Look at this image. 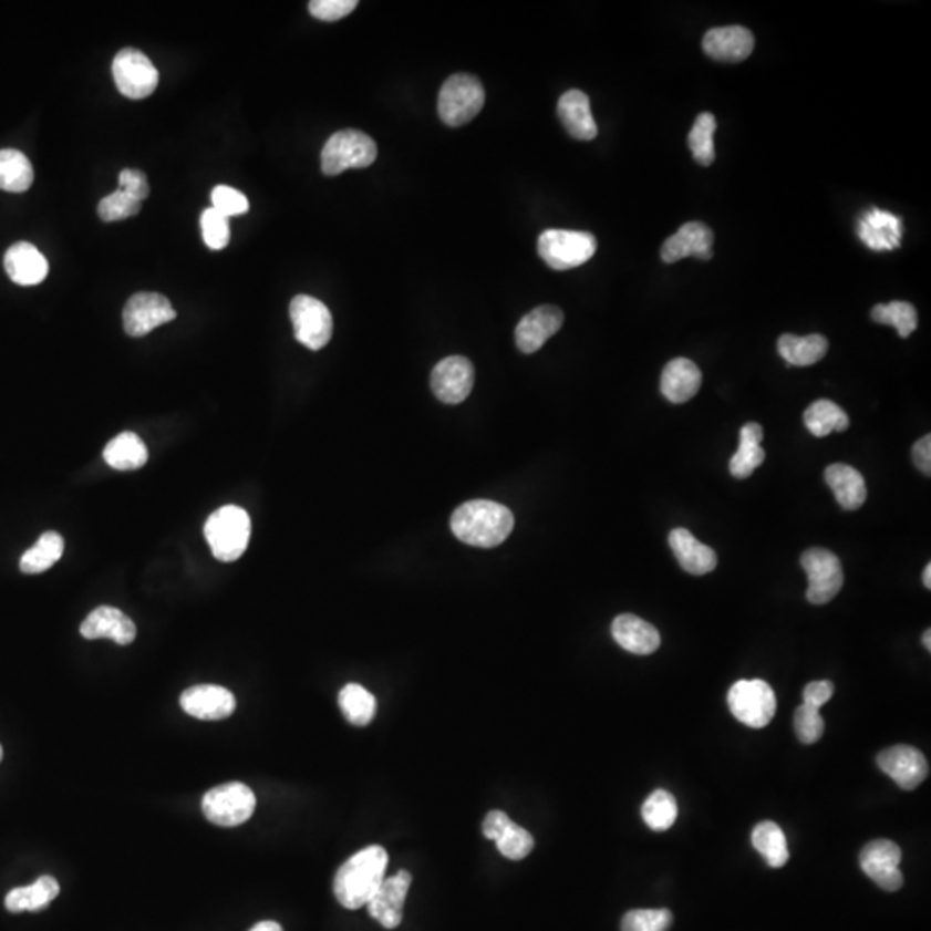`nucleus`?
Segmentation results:
<instances>
[{"label": "nucleus", "instance_id": "e433bc0d", "mask_svg": "<svg viewBox=\"0 0 931 931\" xmlns=\"http://www.w3.org/2000/svg\"><path fill=\"white\" fill-rule=\"evenodd\" d=\"M753 846L772 868H784L790 859L787 837L776 823H759L753 831Z\"/></svg>", "mask_w": 931, "mask_h": 931}, {"label": "nucleus", "instance_id": "6ab92c4d", "mask_svg": "<svg viewBox=\"0 0 931 931\" xmlns=\"http://www.w3.org/2000/svg\"><path fill=\"white\" fill-rule=\"evenodd\" d=\"M565 323V312L556 306H540L528 312L516 327V345L523 354H534L556 335Z\"/></svg>", "mask_w": 931, "mask_h": 931}, {"label": "nucleus", "instance_id": "ddd939ff", "mask_svg": "<svg viewBox=\"0 0 931 931\" xmlns=\"http://www.w3.org/2000/svg\"><path fill=\"white\" fill-rule=\"evenodd\" d=\"M900 859V847L885 838L866 844L859 854L862 871L887 892H897L904 885V877L899 868Z\"/></svg>", "mask_w": 931, "mask_h": 931}, {"label": "nucleus", "instance_id": "a19ab883", "mask_svg": "<svg viewBox=\"0 0 931 931\" xmlns=\"http://www.w3.org/2000/svg\"><path fill=\"white\" fill-rule=\"evenodd\" d=\"M871 318L877 323L890 324V327L896 328L902 339H908L918 327V312H916L914 306L902 302V300H893L890 304L875 306Z\"/></svg>", "mask_w": 931, "mask_h": 931}, {"label": "nucleus", "instance_id": "3c124183", "mask_svg": "<svg viewBox=\"0 0 931 931\" xmlns=\"http://www.w3.org/2000/svg\"><path fill=\"white\" fill-rule=\"evenodd\" d=\"M912 459H914L916 466L920 472H923L924 475H931V437L930 435H924L923 438L916 442L914 447H912Z\"/></svg>", "mask_w": 931, "mask_h": 931}, {"label": "nucleus", "instance_id": "20e7f679", "mask_svg": "<svg viewBox=\"0 0 931 931\" xmlns=\"http://www.w3.org/2000/svg\"><path fill=\"white\" fill-rule=\"evenodd\" d=\"M379 147L373 138L359 130L333 133L321 153V169L327 176H337L348 169L368 168L376 161Z\"/></svg>", "mask_w": 931, "mask_h": 931}, {"label": "nucleus", "instance_id": "412c9836", "mask_svg": "<svg viewBox=\"0 0 931 931\" xmlns=\"http://www.w3.org/2000/svg\"><path fill=\"white\" fill-rule=\"evenodd\" d=\"M705 54L721 63H742L754 51V35L747 28H713L702 40Z\"/></svg>", "mask_w": 931, "mask_h": 931}, {"label": "nucleus", "instance_id": "5701e85b", "mask_svg": "<svg viewBox=\"0 0 931 931\" xmlns=\"http://www.w3.org/2000/svg\"><path fill=\"white\" fill-rule=\"evenodd\" d=\"M858 235L871 250H893L902 238V219L881 209H869L858 223Z\"/></svg>", "mask_w": 931, "mask_h": 931}, {"label": "nucleus", "instance_id": "49530a36", "mask_svg": "<svg viewBox=\"0 0 931 931\" xmlns=\"http://www.w3.org/2000/svg\"><path fill=\"white\" fill-rule=\"evenodd\" d=\"M213 209L223 216L246 215L249 211V199L242 192L235 190L228 185H218L211 194Z\"/></svg>", "mask_w": 931, "mask_h": 931}, {"label": "nucleus", "instance_id": "7ed1b4c3", "mask_svg": "<svg viewBox=\"0 0 931 931\" xmlns=\"http://www.w3.org/2000/svg\"><path fill=\"white\" fill-rule=\"evenodd\" d=\"M250 516L238 506H223L207 518L204 535L213 556L223 562L242 558L250 540Z\"/></svg>", "mask_w": 931, "mask_h": 931}, {"label": "nucleus", "instance_id": "dca6fc26", "mask_svg": "<svg viewBox=\"0 0 931 931\" xmlns=\"http://www.w3.org/2000/svg\"><path fill=\"white\" fill-rule=\"evenodd\" d=\"M413 877L410 871L401 869L394 877L385 878L373 899L368 902V912L373 920L379 921L386 930H394L402 923L405 899L410 892Z\"/></svg>", "mask_w": 931, "mask_h": 931}, {"label": "nucleus", "instance_id": "473e14b6", "mask_svg": "<svg viewBox=\"0 0 931 931\" xmlns=\"http://www.w3.org/2000/svg\"><path fill=\"white\" fill-rule=\"evenodd\" d=\"M778 352L792 366H813L828 352V340L823 335H782Z\"/></svg>", "mask_w": 931, "mask_h": 931}, {"label": "nucleus", "instance_id": "79ce46f5", "mask_svg": "<svg viewBox=\"0 0 931 931\" xmlns=\"http://www.w3.org/2000/svg\"><path fill=\"white\" fill-rule=\"evenodd\" d=\"M673 914L668 909H633L624 914L621 931H668Z\"/></svg>", "mask_w": 931, "mask_h": 931}, {"label": "nucleus", "instance_id": "9d476101", "mask_svg": "<svg viewBox=\"0 0 931 931\" xmlns=\"http://www.w3.org/2000/svg\"><path fill=\"white\" fill-rule=\"evenodd\" d=\"M800 562L809 580L807 600L810 604H828L842 590L844 571L840 559L830 550L815 547L804 552Z\"/></svg>", "mask_w": 931, "mask_h": 931}, {"label": "nucleus", "instance_id": "58836bf2", "mask_svg": "<svg viewBox=\"0 0 931 931\" xmlns=\"http://www.w3.org/2000/svg\"><path fill=\"white\" fill-rule=\"evenodd\" d=\"M642 818L651 830H670L679 819V804L668 790L652 792L643 803Z\"/></svg>", "mask_w": 931, "mask_h": 931}, {"label": "nucleus", "instance_id": "4c0bfd02", "mask_svg": "<svg viewBox=\"0 0 931 931\" xmlns=\"http://www.w3.org/2000/svg\"><path fill=\"white\" fill-rule=\"evenodd\" d=\"M64 552V538L55 531H45L39 542L23 554L20 568L23 573L39 575L48 571L61 559Z\"/></svg>", "mask_w": 931, "mask_h": 931}, {"label": "nucleus", "instance_id": "393cba45", "mask_svg": "<svg viewBox=\"0 0 931 931\" xmlns=\"http://www.w3.org/2000/svg\"><path fill=\"white\" fill-rule=\"evenodd\" d=\"M611 633L620 648L637 655L652 654L661 645V635L655 627L643 621L639 616H618L612 621Z\"/></svg>", "mask_w": 931, "mask_h": 931}, {"label": "nucleus", "instance_id": "2eb2a0df", "mask_svg": "<svg viewBox=\"0 0 931 931\" xmlns=\"http://www.w3.org/2000/svg\"><path fill=\"white\" fill-rule=\"evenodd\" d=\"M878 766L902 790H914L920 787L930 772L927 757L911 745H893V747L885 748L878 756Z\"/></svg>", "mask_w": 931, "mask_h": 931}, {"label": "nucleus", "instance_id": "aec40b11", "mask_svg": "<svg viewBox=\"0 0 931 931\" xmlns=\"http://www.w3.org/2000/svg\"><path fill=\"white\" fill-rule=\"evenodd\" d=\"M714 235L704 223L690 221L683 225L673 237L668 238L661 249V259L668 265L682 261V259L694 258L702 261H710L713 258Z\"/></svg>", "mask_w": 931, "mask_h": 931}, {"label": "nucleus", "instance_id": "f3484780", "mask_svg": "<svg viewBox=\"0 0 931 931\" xmlns=\"http://www.w3.org/2000/svg\"><path fill=\"white\" fill-rule=\"evenodd\" d=\"M484 835L497 844L504 858L521 861L534 850L535 840L530 831L516 825L503 810H490L484 819Z\"/></svg>", "mask_w": 931, "mask_h": 931}, {"label": "nucleus", "instance_id": "a878e982", "mask_svg": "<svg viewBox=\"0 0 931 931\" xmlns=\"http://www.w3.org/2000/svg\"><path fill=\"white\" fill-rule=\"evenodd\" d=\"M559 120L571 137L589 142L597 137V123L590 111L589 95L581 90H568L558 104Z\"/></svg>", "mask_w": 931, "mask_h": 931}, {"label": "nucleus", "instance_id": "f8f14e48", "mask_svg": "<svg viewBox=\"0 0 931 931\" xmlns=\"http://www.w3.org/2000/svg\"><path fill=\"white\" fill-rule=\"evenodd\" d=\"M176 311L169 304V300L161 293L141 292L135 293L126 302L123 311V324L130 337L147 335L161 324L175 320Z\"/></svg>", "mask_w": 931, "mask_h": 931}, {"label": "nucleus", "instance_id": "c9c22d12", "mask_svg": "<svg viewBox=\"0 0 931 931\" xmlns=\"http://www.w3.org/2000/svg\"><path fill=\"white\" fill-rule=\"evenodd\" d=\"M339 705L345 720L359 728L370 725L376 714V699L358 683H349L340 690Z\"/></svg>", "mask_w": 931, "mask_h": 931}, {"label": "nucleus", "instance_id": "5fc2aeb1", "mask_svg": "<svg viewBox=\"0 0 931 931\" xmlns=\"http://www.w3.org/2000/svg\"><path fill=\"white\" fill-rule=\"evenodd\" d=\"M931 632L927 630L923 635V645L927 648V651H931V642H930Z\"/></svg>", "mask_w": 931, "mask_h": 931}, {"label": "nucleus", "instance_id": "ea45409f", "mask_svg": "<svg viewBox=\"0 0 931 931\" xmlns=\"http://www.w3.org/2000/svg\"><path fill=\"white\" fill-rule=\"evenodd\" d=\"M714 132H716V117L711 113L699 114L694 126L690 130L689 147L695 161L702 166H711L716 157Z\"/></svg>", "mask_w": 931, "mask_h": 931}, {"label": "nucleus", "instance_id": "f257e3e1", "mask_svg": "<svg viewBox=\"0 0 931 931\" xmlns=\"http://www.w3.org/2000/svg\"><path fill=\"white\" fill-rule=\"evenodd\" d=\"M389 854L382 846L359 850L340 866L333 880V892L345 909L364 908L385 880Z\"/></svg>", "mask_w": 931, "mask_h": 931}, {"label": "nucleus", "instance_id": "8fccbe9b", "mask_svg": "<svg viewBox=\"0 0 931 931\" xmlns=\"http://www.w3.org/2000/svg\"><path fill=\"white\" fill-rule=\"evenodd\" d=\"M835 686L831 682H810L804 689V704L813 705L816 710H821L826 702L834 697Z\"/></svg>", "mask_w": 931, "mask_h": 931}, {"label": "nucleus", "instance_id": "423d86ee", "mask_svg": "<svg viewBox=\"0 0 931 931\" xmlns=\"http://www.w3.org/2000/svg\"><path fill=\"white\" fill-rule=\"evenodd\" d=\"M596 250V237L589 231L547 230L538 238V256L556 271L589 262Z\"/></svg>", "mask_w": 931, "mask_h": 931}, {"label": "nucleus", "instance_id": "0eeeda50", "mask_svg": "<svg viewBox=\"0 0 931 931\" xmlns=\"http://www.w3.org/2000/svg\"><path fill=\"white\" fill-rule=\"evenodd\" d=\"M256 804L254 792L247 785L234 782L207 792L203 799V810L207 821L213 825L235 828L252 818Z\"/></svg>", "mask_w": 931, "mask_h": 931}, {"label": "nucleus", "instance_id": "9b49d317", "mask_svg": "<svg viewBox=\"0 0 931 931\" xmlns=\"http://www.w3.org/2000/svg\"><path fill=\"white\" fill-rule=\"evenodd\" d=\"M113 76L117 90L133 101L148 97L159 83V73L153 61L137 49H123L122 52H117L113 63Z\"/></svg>", "mask_w": 931, "mask_h": 931}, {"label": "nucleus", "instance_id": "603ef678", "mask_svg": "<svg viewBox=\"0 0 931 931\" xmlns=\"http://www.w3.org/2000/svg\"><path fill=\"white\" fill-rule=\"evenodd\" d=\"M250 931H283V928L277 921H261V923L256 924Z\"/></svg>", "mask_w": 931, "mask_h": 931}, {"label": "nucleus", "instance_id": "72a5a7b5", "mask_svg": "<svg viewBox=\"0 0 931 931\" xmlns=\"http://www.w3.org/2000/svg\"><path fill=\"white\" fill-rule=\"evenodd\" d=\"M33 166L20 151L4 148L0 151V190L21 194L32 187Z\"/></svg>", "mask_w": 931, "mask_h": 931}, {"label": "nucleus", "instance_id": "f704fd0d", "mask_svg": "<svg viewBox=\"0 0 931 931\" xmlns=\"http://www.w3.org/2000/svg\"><path fill=\"white\" fill-rule=\"evenodd\" d=\"M804 423L815 437H828L834 432H846L849 428V416L835 402L816 401L804 413Z\"/></svg>", "mask_w": 931, "mask_h": 931}, {"label": "nucleus", "instance_id": "1a4fd4ad", "mask_svg": "<svg viewBox=\"0 0 931 931\" xmlns=\"http://www.w3.org/2000/svg\"><path fill=\"white\" fill-rule=\"evenodd\" d=\"M290 320H292L297 342L311 351H321L332 339V312L314 297H293L290 302Z\"/></svg>", "mask_w": 931, "mask_h": 931}, {"label": "nucleus", "instance_id": "de8ad7c7", "mask_svg": "<svg viewBox=\"0 0 931 931\" xmlns=\"http://www.w3.org/2000/svg\"><path fill=\"white\" fill-rule=\"evenodd\" d=\"M358 8V0H312L309 12L320 21H339Z\"/></svg>", "mask_w": 931, "mask_h": 931}, {"label": "nucleus", "instance_id": "37998d69", "mask_svg": "<svg viewBox=\"0 0 931 931\" xmlns=\"http://www.w3.org/2000/svg\"><path fill=\"white\" fill-rule=\"evenodd\" d=\"M142 203L126 192L117 188L114 194L107 195L99 204V216L102 221L113 223L123 221V219L132 218L141 211Z\"/></svg>", "mask_w": 931, "mask_h": 931}, {"label": "nucleus", "instance_id": "c756f323", "mask_svg": "<svg viewBox=\"0 0 931 931\" xmlns=\"http://www.w3.org/2000/svg\"><path fill=\"white\" fill-rule=\"evenodd\" d=\"M763 435V426L757 425V423H747V425L742 426L741 445H738L735 456L730 459V473L735 478H748L764 463L766 453L761 447Z\"/></svg>", "mask_w": 931, "mask_h": 931}, {"label": "nucleus", "instance_id": "c85d7f7f", "mask_svg": "<svg viewBox=\"0 0 931 931\" xmlns=\"http://www.w3.org/2000/svg\"><path fill=\"white\" fill-rule=\"evenodd\" d=\"M826 484L834 490L835 499L844 509L856 510L866 503L868 490L858 469L849 464H831L825 472Z\"/></svg>", "mask_w": 931, "mask_h": 931}, {"label": "nucleus", "instance_id": "39448f33", "mask_svg": "<svg viewBox=\"0 0 931 931\" xmlns=\"http://www.w3.org/2000/svg\"><path fill=\"white\" fill-rule=\"evenodd\" d=\"M484 85L473 74L457 73L442 86L438 95V116L445 125H466L484 110Z\"/></svg>", "mask_w": 931, "mask_h": 931}, {"label": "nucleus", "instance_id": "a18cd8bd", "mask_svg": "<svg viewBox=\"0 0 931 931\" xmlns=\"http://www.w3.org/2000/svg\"><path fill=\"white\" fill-rule=\"evenodd\" d=\"M795 733L803 744H816L825 733V720L821 713L813 705L803 704L795 711Z\"/></svg>", "mask_w": 931, "mask_h": 931}, {"label": "nucleus", "instance_id": "bb28decb", "mask_svg": "<svg viewBox=\"0 0 931 931\" xmlns=\"http://www.w3.org/2000/svg\"><path fill=\"white\" fill-rule=\"evenodd\" d=\"M702 385V373L690 359H673L661 374V392L673 404H683L697 395Z\"/></svg>", "mask_w": 931, "mask_h": 931}, {"label": "nucleus", "instance_id": "4be33fe9", "mask_svg": "<svg viewBox=\"0 0 931 931\" xmlns=\"http://www.w3.org/2000/svg\"><path fill=\"white\" fill-rule=\"evenodd\" d=\"M80 633L89 640L111 639L117 645H130L137 639V627L132 618L120 609L101 606L86 616V620L80 627Z\"/></svg>", "mask_w": 931, "mask_h": 931}, {"label": "nucleus", "instance_id": "4468645a", "mask_svg": "<svg viewBox=\"0 0 931 931\" xmlns=\"http://www.w3.org/2000/svg\"><path fill=\"white\" fill-rule=\"evenodd\" d=\"M475 385V368L463 355H451L435 366L432 373V390L438 401L459 404L472 394Z\"/></svg>", "mask_w": 931, "mask_h": 931}, {"label": "nucleus", "instance_id": "864d4df0", "mask_svg": "<svg viewBox=\"0 0 931 931\" xmlns=\"http://www.w3.org/2000/svg\"><path fill=\"white\" fill-rule=\"evenodd\" d=\"M923 583L927 589H931V565H927V568H924Z\"/></svg>", "mask_w": 931, "mask_h": 931}, {"label": "nucleus", "instance_id": "a211bd4d", "mask_svg": "<svg viewBox=\"0 0 931 931\" xmlns=\"http://www.w3.org/2000/svg\"><path fill=\"white\" fill-rule=\"evenodd\" d=\"M179 704L188 716L204 721L227 720L237 707L235 695L219 685L190 686L179 697Z\"/></svg>", "mask_w": 931, "mask_h": 931}, {"label": "nucleus", "instance_id": "09e8293b", "mask_svg": "<svg viewBox=\"0 0 931 931\" xmlns=\"http://www.w3.org/2000/svg\"><path fill=\"white\" fill-rule=\"evenodd\" d=\"M120 190L126 192V194L144 203L148 197L147 178L138 169H123L122 175H120Z\"/></svg>", "mask_w": 931, "mask_h": 931}, {"label": "nucleus", "instance_id": "2f4dec72", "mask_svg": "<svg viewBox=\"0 0 931 931\" xmlns=\"http://www.w3.org/2000/svg\"><path fill=\"white\" fill-rule=\"evenodd\" d=\"M104 459L111 468L120 472L141 469L148 459L147 447L138 435L132 432L114 437L104 448Z\"/></svg>", "mask_w": 931, "mask_h": 931}, {"label": "nucleus", "instance_id": "6e6d98bb", "mask_svg": "<svg viewBox=\"0 0 931 931\" xmlns=\"http://www.w3.org/2000/svg\"><path fill=\"white\" fill-rule=\"evenodd\" d=\"M4 757V751H2V745H0V761Z\"/></svg>", "mask_w": 931, "mask_h": 931}, {"label": "nucleus", "instance_id": "b1692460", "mask_svg": "<svg viewBox=\"0 0 931 931\" xmlns=\"http://www.w3.org/2000/svg\"><path fill=\"white\" fill-rule=\"evenodd\" d=\"M4 268L14 283L23 287L42 283L49 275V262L33 244L18 242L9 247Z\"/></svg>", "mask_w": 931, "mask_h": 931}, {"label": "nucleus", "instance_id": "cd10ccee", "mask_svg": "<svg viewBox=\"0 0 931 931\" xmlns=\"http://www.w3.org/2000/svg\"><path fill=\"white\" fill-rule=\"evenodd\" d=\"M670 547L686 573L702 577L717 566V556L710 546L699 542L685 528H676L670 534Z\"/></svg>", "mask_w": 931, "mask_h": 931}, {"label": "nucleus", "instance_id": "c03bdc74", "mask_svg": "<svg viewBox=\"0 0 931 931\" xmlns=\"http://www.w3.org/2000/svg\"><path fill=\"white\" fill-rule=\"evenodd\" d=\"M200 228H203L204 242L209 249L221 250L230 242V223L227 216H223L213 207L206 209L200 216Z\"/></svg>", "mask_w": 931, "mask_h": 931}, {"label": "nucleus", "instance_id": "f03ea898", "mask_svg": "<svg viewBox=\"0 0 931 931\" xmlns=\"http://www.w3.org/2000/svg\"><path fill=\"white\" fill-rule=\"evenodd\" d=\"M451 528L461 542L492 549L506 542L515 528V516L494 500H472L457 507L451 518Z\"/></svg>", "mask_w": 931, "mask_h": 931}, {"label": "nucleus", "instance_id": "7c9ffc66", "mask_svg": "<svg viewBox=\"0 0 931 931\" xmlns=\"http://www.w3.org/2000/svg\"><path fill=\"white\" fill-rule=\"evenodd\" d=\"M61 887L54 877H40L30 887H20L6 896V908L11 912L40 911L59 896Z\"/></svg>", "mask_w": 931, "mask_h": 931}, {"label": "nucleus", "instance_id": "6e6552de", "mask_svg": "<svg viewBox=\"0 0 931 931\" xmlns=\"http://www.w3.org/2000/svg\"><path fill=\"white\" fill-rule=\"evenodd\" d=\"M728 707L744 725L764 728L775 717V690L764 680H741L730 689Z\"/></svg>", "mask_w": 931, "mask_h": 931}]
</instances>
